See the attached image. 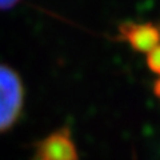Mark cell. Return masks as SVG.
<instances>
[{"mask_svg":"<svg viewBox=\"0 0 160 160\" xmlns=\"http://www.w3.org/2000/svg\"><path fill=\"white\" fill-rule=\"evenodd\" d=\"M24 104V87L19 73L0 64V133L11 128L20 118Z\"/></svg>","mask_w":160,"mask_h":160,"instance_id":"6da1fadb","label":"cell"},{"mask_svg":"<svg viewBox=\"0 0 160 160\" xmlns=\"http://www.w3.org/2000/svg\"><path fill=\"white\" fill-rule=\"evenodd\" d=\"M36 160H78V149L68 128L55 131L40 140L35 151Z\"/></svg>","mask_w":160,"mask_h":160,"instance_id":"7a4b0ae2","label":"cell"},{"mask_svg":"<svg viewBox=\"0 0 160 160\" xmlns=\"http://www.w3.org/2000/svg\"><path fill=\"white\" fill-rule=\"evenodd\" d=\"M119 35L133 51L140 53H148L160 44V27L152 23H122L119 26Z\"/></svg>","mask_w":160,"mask_h":160,"instance_id":"3957f363","label":"cell"},{"mask_svg":"<svg viewBox=\"0 0 160 160\" xmlns=\"http://www.w3.org/2000/svg\"><path fill=\"white\" fill-rule=\"evenodd\" d=\"M147 66L153 73L160 76V44L147 53Z\"/></svg>","mask_w":160,"mask_h":160,"instance_id":"277c9868","label":"cell"},{"mask_svg":"<svg viewBox=\"0 0 160 160\" xmlns=\"http://www.w3.org/2000/svg\"><path fill=\"white\" fill-rule=\"evenodd\" d=\"M20 2V0H0V9L4 11V9H9L15 7L16 4Z\"/></svg>","mask_w":160,"mask_h":160,"instance_id":"5b68a950","label":"cell"},{"mask_svg":"<svg viewBox=\"0 0 160 160\" xmlns=\"http://www.w3.org/2000/svg\"><path fill=\"white\" fill-rule=\"evenodd\" d=\"M153 92L160 99V78L158 80H155V83H153Z\"/></svg>","mask_w":160,"mask_h":160,"instance_id":"8992f818","label":"cell"},{"mask_svg":"<svg viewBox=\"0 0 160 160\" xmlns=\"http://www.w3.org/2000/svg\"><path fill=\"white\" fill-rule=\"evenodd\" d=\"M159 27H160V26H159Z\"/></svg>","mask_w":160,"mask_h":160,"instance_id":"52a82bcc","label":"cell"}]
</instances>
